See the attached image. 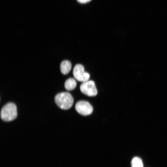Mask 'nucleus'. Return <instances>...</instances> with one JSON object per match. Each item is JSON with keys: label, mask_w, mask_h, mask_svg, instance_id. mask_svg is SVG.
Here are the masks:
<instances>
[{"label": "nucleus", "mask_w": 167, "mask_h": 167, "mask_svg": "<svg viewBox=\"0 0 167 167\" xmlns=\"http://www.w3.org/2000/svg\"><path fill=\"white\" fill-rule=\"evenodd\" d=\"M54 100L59 107L64 110L70 108L74 102L73 97L68 92H62L58 93L55 96Z\"/></svg>", "instance_id": "1"}, {"label": "nucleus", "mask_w": 167, "mask_h": 167, "mask_svg": "<svg viewBox=\"0 0 167 167\" xmlns=\"http://www.w3.org/2000/svg\"><path fill=\"white\" fill-rule=\"evenodd\" d=\"M1 118L5 121H10L15 119L17 116V108L12 103H9L5 105L1 109Z\"/></svg>", "instance_id": "2"}, {"label": "nucleus", "mask_w": 167, "mask_h": 167, "mask_svg": "<svg viewBox=\"0 0 167 167\" xmlns=\"http://www.w3.org/2000/svg\"><path fill=\"white\" fill-rule=\"evenodd\" d=\"M73 74L76 80L82 83L88 80L90 77V74L85 71L84 66L80 64H77L75 66Z\"/></svg>", "instance_id": "3"}, {"label": "nucleus", "mask_w": 167, "mask_h": 167, "mask_svg": "<svg viewBox=\"0 0 167 167\" xmlns=\"http://www.w3.org/2000/svg\"><path fill=\"white\" fill-rule=\"evenodd\" d=\"M80 89L82 93L89 96H94L97 94L95 83L92 80L83 82L80 86Z\"/></svg>", "instance_id": "4"}, {"label": "nucleus", "mask_w": 167, "mask_h": 167, "mask_svg": "<svg viewBox=\"0 0 167 167\" xmlns=\"http://www.w3.org/2000/svg\"><path fill=\"white\" fill-rule=\"evenodd\" d=\"M75 109L79 114L84 116H87L91 114L93 109L91 105L88 101H81L75 104Z\"/></svg>", "instance_id": "5"}, {"label": "nucleus", "mask_w": 167, "mask_h": 167, "mask_svg": "<svg viewBox=\"0 0 167 167\" xmlns=\"http://www.w3.org/2000/svg\"><path fill=\"white\" fill-rule=\"evenodd\" d=\"M72 65L70 62L67 60H64L61 62L60 65L61 72L63 75L68 74L71 71Z\"/></svg>", "instance_id": "6"}, {"label": "nucleus", "mask_w": 167, "mask_h": 167, "mask_svg": "<svg viewBox=\"0 0 167 167\" xmlns=\"http://www.w3.org/2000/svg\"><path fill=\"white\" fill-rule=\"evenodd\" d=\"M76 85L77 83L75 79L72 78L67 79L64 84L65 89L68 91L74 90L76 88Z\"/></svg>", "instance_id": "7"}, {"label": "nucleus", "mask_w": 167, "mask_h": 167, "mask_svg": "<svg viewBox=\"0 0 167 167\" xmlns=\"http://www.w3.org/2000/svg\"><path fill=\"white\" fill-rule=\"evenodd\" d=\"M131 164V167H143V164L141 159L137 157L133 158Z\"/></svg>", "instance_id": "8"}, {"label": "nucleus", "mask_w": 167, "mask_h": 167, "mask_svg": "<svg viewBox=\"0 0 167 167\" xmlns=\"http://www.w3.org/2000/svg\"><path fill=\"white\" fill-rule=\"evenodd\" d=\"M91 0H77L79 2L81 3H85L89 2Z\"/></svg>", "instance_id": "9"}]
</instances>
